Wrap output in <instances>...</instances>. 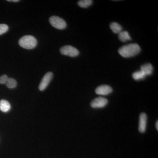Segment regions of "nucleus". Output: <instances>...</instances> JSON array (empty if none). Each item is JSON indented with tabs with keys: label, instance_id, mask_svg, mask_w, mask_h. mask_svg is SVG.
Here are the masks:
<instances>
[{
	"label": "nucleus",
	"instance_id": "f257e3e1",
	"mask_svg": "<svg viewBox=\"0 0 158 158\" xmlns=\"http://www.w3.org/2000/svg\"><path fill=\"white\" fill-rule=\"evenodd\" d=\"M141 49L136 43L130 44L122 47L118 49L119 55L123 58H130L138 55L141 52Z\"/></svg>",
	"mask_w": 158,
	"mask_h": 158
},
{
	"label": "nucleus",
	"instance_id": "f03ea898",
	"mask_svg": "<svg viewBox=\"0 0 158 158\" xmlns=\"http://www.w3.org/2000/svg\"><path fill=\"white\" fill-rule=\"evenodd\" d=\"M19 44L23 48L32 49L37 45V40L34 36L26 35L20 39Z\"/></svg>",
	"mask_w": 158,
	"mask_h": 158
},
{
	"label": "nucleus",
	"instance_id": "7ed1b4c3",
	"mask_svg": "<svg viewBox=\"0 0 158 158\" xmlns=\"http://www.w3.org/2000/svg\"><path fill=\"white\" fill-rule=\"evenodd\" d=\"M49 22L54 27L59 30H63L67 26L66 22L63 19L57 16H52L50 18Z\"/></svg>",
	"mask_w": 158,
	"mask_h": 158
},
{
	"label": "nucleus",
	"instance_id": "20e7f679",
	"mask_svg": "<svg viewBox=\"0 0 158 158\" xmlns=\"http://www.w3.org/2000/svg\"><path fill=\"white\" fill-rule=\"evenodd\" d=\"M60 52L62 55L72 57H76L79 54V51L76 48L71 45L62 47L60 48Z\"/></svg>",
	"mask_w": 158,
	"mask_h": 158
},
{
	"label": "nucleus",
	"instance_id": "39448f33",
	"mask_svg": "<svg viewBox=\"0 0 158 158\" xmlns=\"http://www.w3.org/2000/svg\"><path fill=\"white\" fill-rule=\"evenodd\" d=\"M108 103V100L105 98L99 97L93 100L90 103V106L93 108H102L104 107Z\"/></svg>",
	"mask_w": 158,
	"mask_h": 158
},
{
	"label": "nucleus",
	"instance_id": "423d86ee",
	"mask_svg": "<svg viewBox=\"0 0 158 158\" xmlns=\"http://www.w3.org/2000/svg\"><path fill=\"white\" fill-rule=\"evenodd\" d=\"M53 77V74L51 72H49L46 73L45 75L43 78L39 86V90L43 91L45 90V88L48 86L51 80Z\"/></svg>",
	"mask_w": 158,
	"mask_h": 158
},
{
	"label": "nucleus",
	"instance_id": "0eeeda50",
	"mask_svg": "<svg viewBox=\"0 0 158 158\" xmlns=\"http://www.w3.org/2000/svg\"><path fill=\"white\" fill-rule=\"evenodd\" d=\"M95 91L98 95H107L113 92V89L109 85H102L97 87Z\"/></svg>",
	"mask_w": 158,
	"mask_h": 158
},
{
	"label": "nucleus",
	"instance_id": "6e6552de",
	"mask_svg": "<svg viewBox=\"0 0 158 158\" xmlns=\"http://www.w3.org/2000/svg\"><path fill=\"white\" fill-rule=\"evenodd\" d=\"M147 116L145 113L140 114L139 117V127L138 130L140 133H144L147 127Z\"/></svg>",
	"mask_w": 158,
	"mask_h": 158
},
{
	"label": "nucleus",
	"instance_id": "1a4fd4ad",
	"mask_svg": "<svg viewBox=\"0 0 158 158\" xmlns=\"http://www.w3.org/2000/svg\"><path fill=\"white\" fill-rule=\"evenodd\" d=\"M140 70H141L146 76H147L151 75L152 74L153 68L151 64L147 63V64L141 65Z\"/></svg>",
	"mask_w": 158,
	"mask_h": 158
},
{
	"label": "nucleus",
	"instance_id": "9d476101",
	"mask_svg": "<svg viewBox=\"0 0 158 158\" xmlns=\"http://www.w3.org/2000/svg\"><path fill=\"white\" fill-rule=\"evenodd\" d=\"M11 109V105L8 101L6 100H2L0 101V110L2 112L6 113L9 111Z\"/></svg>",
	"mask_w": 158,
	"mask_h": 158
},
{
	"label": "nucleus",
	"instance_id": "9b49d317",
	"mask_svg": "<svg viewBox=\"0 0 158 158\" xmlns=\"http://www.w3.org/2000/svg\"><path fill=\"white\" fill-rule=\"evenodd\" d=\"M118 38L122 42H125L131 40V36L128 32L127 31H122L118 34Z\"/></svg>",
	"mask_w": 158,
	"mask_h": 158
},
{
	"label": "nucleus",
	"instance_id": "f8f14e48",
	"mask_svg": "<svg viewBox=\"0 0 158 158\" xmlns=\"http://www.w3.org/2000/svg\"><path fill=\"white\" fill-rule=\"evenodd\" d=\"M110 29L115 34H119L122 31V27L119 24L116 22L111 23L110 25Z\"/></svg>",
	"mask_w": 158,
	"mask_h": 158
},
{
	"label": "nucleus",
	"instance_id": "ddd939ff",
	"mask_svg": "<svg viewBox=\"0 0 158 158\" xmlns=\"http://www.w3.org/2000/svg\"><path fill=\"white\" fill-rule=\"evenodd\" d=\"M146 76L141 70L135 72L132 74V77L135 81H140L145 78Z\"/></svg>",
	"mask_w": 158,
	"mask_h": 158
},
{
	"label": "nucleus",
	"instance_id": "4468645a",
	"mask_svg": "<svg viewBox=\"0 0 158 158\" xmlns=\"http://www.w3.org/2000/svg\"><path fill=\"white\" fill-rule=\"evenodd\" d=\"M93 3L92 0H81L78 2V5L83 8H87L91 6Z\"/></svg>",
	"mask_w": 158,
	"mask_h": 158
},
{
	"label": "nucleus",
	"instance_id": "2eb2a0df",
	"mask_svg": "<svg viewBox=\"0 0 158 158\" xmlns=\"http://www.w3.org/2000/svg\"><path fill=\"white\" fill-rule=\"evenodd\" d=\"M6 86L9 88H14L17 86V82L14 79L10 78L8 79V81L6 83Z\"/></svg>",
	"mask_w": 158,
	"mask_h": 158
},
{
	"label": "nucleus",
	"instance_id": "dca6fc26",
	"mask_svg": "<svg viewBox=\"0 0 158 158\" xmlns=\"http://www.w3.org/2000/svg\"><path fill=\"white\" fill-rule=\"evenodd\" d=\"M9 30V26L5 24H0V35L5 34Z\"/></svg>",
	"mask_w": 158,
	"mask_h": 158
},
{
	"label": "nucleus",
	"instance_id": "f3484780",
	"mask_svg": "<svg viewBox=\"0 0 158 158\" xmlns=\"http://www.w3.org/2000/svg\"><path fill=\"white\" fill-rule=\"evenodd\" d=\"M8 79H9L8 77L6 75H3L0 77V84H6Z\"/></svg>",
	"mask_w": 158,
	"mask_h": 158
},
{
	"label": "nucleus",
	"instance_id": "a211bd4d",
	"mask_svg": "<svg viewBox=\"0 0 158 158\" xmlns=\"http://www.w3.org/2000/svg\"><path fill=\"white\" fill-rule=\"evenodd\" d=\"M8 1L9 2H19V0H8Z\"/></svg>",
	"mask_w": 158,
	"mask_h": 158
},
{
	"label": "nucleus",
	"instance_id": "6ab92c4d",
	"mask_svg": "<svg viewBox=\"0 0 158 158\" xmlns=\"http://www.w3.org/2000/svg\"><path fill=\"white\" fill-rule=\"evenodd\" d=\"M156 128L157 130H158V121H157L156 122Z\"/></svg>",
	"mask_w": 158,
	"mask_h": 158
}]
</instances>
